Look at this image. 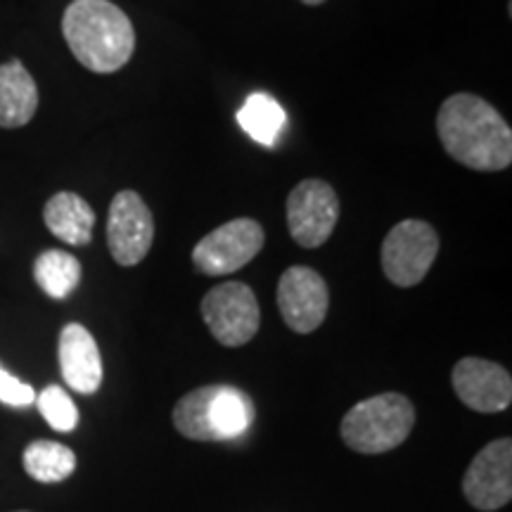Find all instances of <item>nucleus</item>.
I'll return each instance as SVG.
<instances>
[{
    "mask_svg": "<svg viewBox=\"0 0 512 512\" xmlns=\"http://www.w3.org/2000/svg\"><path fill=\"white\" fill-rule=\"evenodd\" d=\"M38 411H41L43 418L48 420V425L57 432H72L76 425H79V411H76L74 401L69 399V394L64 392L57 384H50V387L43 389L41 394L36 396Z\"/></svg>",
    "mask_w": 512,
    "mask_h": 512,
    "instance_id": "6ab92c4d",
    "label": "nucleus"
},
{
    "mask_svg": "<svg viewBox=\"0 0 512 512\" xmlns=\"http://www.w3.org/2000/svg\"><path fill=\"white\" fill-rule=\"evenodd\" d=\"M415 408L408 396L387 392L356 403L342 420V439L356 453L380 456L408 439Z\"/></svg>",
    "mask_w": 512,
    "mask_h": 512,
    "instance_id": "20e7f679",
    "label": "nucleus"
},
{
    "mask_svg": "<svg viewBox=\"0 0 512 512\" xmlns=\"http://www.w3.org/2000/svg\"><path fill=\"white\" fill-rule=\"evenodd\" d=\"M444 150L472 171H503L512 164V131L489 102L472 93L451 95L437 114Z\"/></svg>",
    "mask_w": 512,
    "mask_h": 512,
    "instance_id": "f257e3e1",
    "label": "nucleus"
},
{
    "mask_svg": "<svg viewBox=\"0 0 512 512\" xmlns=\"http://www.w3.org/2000/svg\"><path fill=\"white\" fill-rule=\"evenodd\" d=\"M155 242V216L133 190L114 195L107 216V245L119 266H136Z\"/></svg>",
    "mask_w": 512,
    "mask_h": 512,
    "instance_id": "1a4fd4ad",
    "label": "nucleus"
},
{
    "mask_svg": "<svg viewBox=\"0 0 512 512\" xmlns=\"http://www.w3.org/2000/svg\"><path fill=\"white\" fill-rule=\"evenodd\" d=\"M465 498L477 510L494 512L512 498V441L496 439L484 446L467 467L463 479Z\"/></svg>",
    "mask_w": 512,
    "mask_h": 512,
    "instance_id": "9b49d317",
    "label": "nucleus"
},
{
    "mask_svg": "<svg viewBox=\"0 0 512 512\" xmlns=\"http://www.w3.org/2000/svg\"><path fill=\"white\" fill-rule=\"evenodd\" d=\"M278 306L287 328L309 335L328 316L330 292L320 273L309 266H292L280 275Z\"/></svg>",
    "mask_w": 512,
    "mask_h": 512,
    "instance_id": "9d476101",
    "label": "nucleus"
},
{
    "mask_svg": "<svg viewBox=\"0 0 512 512\" xmlns=\"http://www.w3.org/2000/svg\"><path fill=\"white\" fill-rule=\"evenodd\" d=\"M0 401L12 408H24L36 401V392L31 384L17 380L15 375H10L8 370L0 366Z\"/></svg>",
    "mask_w": 512,
    "mask_h": 512,
    "instance_id": "aec40b11",
    "label": "nucleus"
},
{
    "mask_svg": "<svg viewBox=\"0 0 512 512\" xmlns=\"http://www.w3.org/2000/svg\"><path fill=\"white\" fill-rule=\"evenodd\" d=\"M74 467V451L69 446L57 444V441H34V444H29L27 451H24V470H27L29 477H34L36 482H62V479L72 477Z\"/></svg>",
    "mask_w": 512,
    "mask_h": 512,
    "instance_id": "a211bd4d",
    "label": "nucleus"
},
{
    "mask_svg": "<svg viewBox=\"0 0 512 512\" xmlns=\"http://www.w3.org/2000/svg\"><path fill=\"white\" fill-rule=\"evenodd\" d=\"M34 278L48 297L67 299L81 283V264L62 249H48L36 259Z\"/></svg>",
    "mask_w": 512,
    "mask_h": 512,
    "instance_id": "f3484780",
    "label": "nucleus"
},
{
    "mask_svg": "<svg viewBox=\"0 0 512 512\" xmlns=\"http://www.w3.org/2000/svg\"><path fill=\"white\" fill-rule=\"evenodd\" d=\"M453 389L477 413H501L512 401V380L503 366L486 358H460L451 373Z\"/></svg>",
    "mask_w": 512,
    "mask_h": 512,
    "instance_id": "f8f14e48",
    "label": "nucleus"
},
{
    "mask_svg": "<svg viewBox=\"0 0 512 512\" xmlns=\"http://www.w3.org/2000/svg\"><path fill=\"white\" fill-rule=\"evenodd\" d=\"M264 228L254 219H233L197 242L192 264L204 275H230L264 249Z\"/></svg>",
    "mask_w": 512,
    "mask_h": 512,
    "instance_id": "0eeeda50",
    "label": "nucleus"
},
{
    "mask_svg": "<svg viewBox=\"0 0 512 512\" xmlns=\"http://www.w3.org/2000/svg\"><path fill=\"white\" fill-rule=\"evenodd\" d=\"M339 219L337 192L320 178H306L287 197V228L299 247L316 249L330 240Z\"/></svg>",
    "mask_w": 512,
    "mask_h": 512,
    "instance_id": "6e6552de",
    "label": "nucleus"
},
{
    "mask_svg": "<svg viewBox=\"0 0 512 512\" xmlns=\"http://www.w3.org/2000/svg\"><path fill=\"white\" fill-rule=\"evenodd\" d=\"M43 221L57 240L83 247L93 238L95 211L76 192H57L43 209Z\"/></svg>",
    "mask_w": 512,
    "mask_h": 512,
    "instance_id": "2eb2a0df",
    "label": "nucleus"
},
{
    "mask_svg": "<svg viewBox=\"0 0 512 512\" xmlns=\"http://www.w3.org/2000/svg\"><path fill=\"white\" fill-rule=\"evenodd\" d=\"M62 34L76 60L95 74H114L133 57L136 29L110 0H74L62 17Z\"/></svg>",
    "mask_w": 512,
    "mask_h": 512,
    "instance_id": "f03ea898",
    "label": "nucleus"
},
{
    "mask_svg": "<svg viewBox=\"0 0 512 512\" xmlns=\"http://www.w3.org/2000/svg\"><path fill=\"white\" fill-rule=\"evenodd\" d=\"M38 110L34 76L19 60L0 64V128L27 126Z\"/></svg>",
    "mask_w": 512,
    "mask_h": 512,
    "instance_id": "4468645a",
    "label": "nucleus"
},
{
    "mask_svg": "<svg viewBox=\"0 0 512 512\" xmlns=\"http://www.w3.org/2000/svg\"><path fill=\"white\" fill-rule=\"evenodd\" d=\"M254 420L252 399L228 384L192 389L176 403V430L192 441L235 439Z\"/></svg>",
    "mask_w": 512,
    "mask_h": 512,
    "instance_id": "7ed1b4c3",
    "label": "nucleus"
},
{
    "mask_svg": "<svg viewBox=\"0 0 512 512\" xmlns=\"http://www.w3.org/2000/svg\"><path fill=\"white\" fill-rule=\"evenodd\" d=\"M302 3H306V5H320V3H325V0H302Z\"/></svg>",
    "mask_w": 512,
    "mask_h": 512,
    "instance_id": "412c9836",
    "label": "nucleus"
},
{
    "mask_svg": "<svg viewBox=\"0 0 512 512\" xmlns=\"http://www.w3.org/2000/svg\"><path fill=\"white\" fill-rule=\"evenodd\" d=\"M202 318L223 347H242L252 342L261 325L259 302L245 283H221L202 299Z\"/></svg>",
    "mask_w": 512,
    "mask_h": 512,
    "instance_id": "423d86ee",
    "label": "nucleus"
},
{
    "mask_svg": "<svg viewBox=\"0 0 512 512\" xmlns=\"http://www.w3.org/2000/svg\"><path fill=\"white\" fill-rule=\"evenodd\" d=\"M439 254V235L427 221L406 219L382 242V271L396 287H415L427 278Z\"/></svg>",
    "mask_w": 512,
    "mask_h": 512,
    "instance_id": "39448f33",
    "label": "nucleus"
},
{
    "mask_svg": "<svg viewBox=\"0 0 512 512\" xmlns=\"http://www.w3.org/2000/svg\"><path fill=\"white\" fill-rule=\"evenodd\" d=\"M238 124L256 143L273 147L287 124V114L280 102L268 93H252L240 107Z\"/></svg>",
    "mask_w": 512,
    "mask_h": 512,
    "instance_id": "dca6fc26",
    "label": "nucleus"
},
{
    "mask_svg": "<svg viewBox=\"0 0 512 512\" xmlns=\"http://www.w3.org/2000/svg\"><path fill=\"white\" fill-rule=\"evenodd\" d=\"M62 377L74 392L95 394L102 384V358L91 332L79 323H69L60 335Z\"/></svg>",
    "mask_w": 512,
    "mask_h": 512,
    "instance_id": "ddd939ff",
    "label": "nucleus"
}]
</instances>
